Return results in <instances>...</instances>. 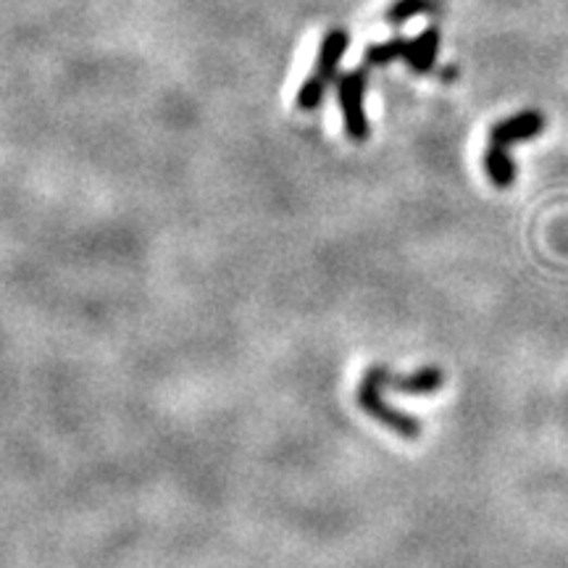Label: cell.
Wrapping results in <instances>:
<instances>
[{"label": "cell", "instance_id": "6da1fadb", "mask_svg": "<svg viewBox=\"0 0 568 568\" xmlns=\"http://www.w3.org/2000/svg\"><path fill=\"white\" fill-rule=\"evenodd\" d=\"M347 50H350V32L343 27H334L321 37L319 50H316V61L311 74L302 79L295 103L300 111H316L324 103V95L339 77V66H343Z\"/></svg>", "mask_w": 568, "mask_h": 568}, {"label": "cell", "instance_id": "7a4b0ae2", "mask_svg": "<svg viewBox=\"0 0 568 568\" xmlns=\"http://www.w3.org/2000/svg\"><path fill=\"white\" fill-rule=\"evenodd\" d=\"M390 374H393V371H390L387 366H374V369L366 371V376L361 379V387H358L356 393V400L363 413H369L379 424L393 429V432L403 434V437L416 440L421 434V421L416 419V416L393 408L384 400V387H387Z\"/></svg>", "mask_w": 568, "mask_h": 568}, {"label": "cell", "instance_id": "3957f363", "mask_svg": "<svg viewBox=\"0 0 568 568\" xmlns=\"http://www.w3.org/2000/svg\"><path fill=\"white\" fill-rule=\"evenodd\" d=\"M366 66L353 69L337 77V100L343 111L345 132L350 140L363 143L369 137V116H366Z\"/></svg>", "mask_w": 568, "mask_h": 568}, {"label": "cell", "instance_id": "277c9868", "mask_svg": "<svg viewBox=\"0 0 568 568\" xmlns=\"http://www.w3.org/2000/svg\"><path fill=\"white\" fill-rule=\"evenodd\" d=\"M545 129V119L540 111H521L516 116L503 119L490 129V145H501V148H510L514 143L532 140Z\"/></svg>", "mask_w": 568, "mask_h": 568}, {"label": "cell", "instance_id": "5b68a950", "mask_svg": "<svg viewBox=\"0 0 568 568\" xmlns=\"http://www.w3.org/2000/svg\"><path fill=\"white\" fill-rule=\"evenodd\" d=\"M440 29L437 27H427L421 29L419 35H413L408 40V48H406V61L410 66V72L416 74H427L432 72L434 63H437V55H440Z\"/></svg>", "mask_w": 568, "mask_h": 568}, {"label": "cell", "instance_id": "8992f818", "mask_svg": "<svg viewBox=\"0 0 568 568\" xmlns=\"http://www.w3.org/2000/svg\"><path fill=\"white\" fill-rule=\"evenodd\" d=\"M442 382H445V379H442V371L434 369V366H427V369H419L416 374H408V376L390 374L387 387L408 395H427V393H434V390H440Z\"/></svg>", "mask_w": 568, "mask_h": 568}, {"label": "cell", "instance_id": "52a82bcc", "mask_svg": "<svg viewBox=\"0 0 568 568\" xmlns=\"http://www.w3.org/2000/svg\"><path fill=\"white\" fill-rule=\"evenodd\" d=\"M484 172L492 180V185L497 187H510L516 180V163L510 158L508 148L501 145H490L487 153H484Z\"/></svg>", "mask_w": 568, "mask_h": 568}, {"label": "cell", "instance_id": "ba28073f", "mask_svg": "<svg viewBox=\"0 0 568 568\" xmlns=\"http://www.w3.org/2000/svg\"><path fill=\"white\" fill-rule=\"evenodd\" d=\"M406 48L408 40L403 35L390 37V40L374 42L363 50V66L366 69H374V66H390V63L406 59Z\"/></svg>", "mask_w": 568, "mask_h": 568}, {"label": "cell", "instance_id": "9c48e42d", "mask_svg": "<svg viewBox=\"0 0 568 568\" xmlns=\"http://www.w3.org/2000/svg\"><path fill=\"white\" fill-rule=\"evenodd\" d=\"M434 9V0H393V3L384 9L382 18L390 27H400V24L410 22L416 16H424Z\"/></svg>", "mask_w": 568, "mask_h": 568}]
</instances>
